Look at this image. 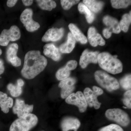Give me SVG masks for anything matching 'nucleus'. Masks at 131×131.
Segmentation results:
<instances>
[{
	"instance_id": "obj_34",
	"label": "nucleus",
	"mask_w": 131,
	"mask_h": 131,
	"mask_svg": "<svg viewBox=\"0 0 131 131\" xmlns=\"http://www.w3.org/2000/svg\"><path fill=\"white\" fill-rule=\"evenodd\" d=\"M103 35L106 39L109 38L112 36V32L108 28H105L103 31Z\"/></svg>"
},
{
	"instance_id": "obj_22",
	"label": "nucleus",
	"mask_w": 131,
	"mask_h": 131,
	"mask_svg": "<svg viewBox=\"0 0 131 131\" xmlns=\"http://www.w3.org/2000/svg\"><path fill=\"white\" fill-rule=\"evenodd\" d=\"M84 4L90 10L95 13H98L101 10L104 3L102 2L93 0H84Z\"/></svg>"
},
{
	"instance_id": "obj_24",
	"label": "nucleus",
	"mask_w": 131,
	"mask_h": 131,
	"mask_svg": "<svg viewBox=\"0 0 131 131\" xmlns=\"http://www.w3.org/2000/svg\"><path fill=\"white\" fill-rule=\"evenodd\" d=\"M36 2L39 7L43 10L51 11L57 6L56 2L52 0H37Z\"/></svg>"
},
{
	"instance_id": "obj_25",
	"label": "nucleus",
	"mask_w": 131,
	"mask_h": 131,
	"mask_svg": "<svg viewBox=\"0 0 131 131\" xmlns=\"http://www.w3.org/2000/svg\"><path fill=\"white\" fill-rule=\"evenodd\" d=\"M130 11L129 14H125L122 16V19L119 22V25L121 30L126 32L128 30L129 26L131 22V13Z\"/></svg>"
},
{
	"instance_id": "obj_21",
	"label": "nucleus",
	"mask_w": 131,
	"mask_h": 131,
	"mask_svg": "<svg viewBox=\"0 0 131 131\" xmlns=\"http://www.w3.org/2000/svg\"><path fill=\"white\" fill-rule=\"evenodd\" d=\"M69 28L75 40L82 44L86 43L88 42L87 38L76 26L73 24H70Z\"/></svg>"
},
{
	"instance_id": "obj_14",
	"label": "nucleus",
	"mask_w": 131,
	"mask_h": 131,
	"mask_svg": "<svg viewBox=\"0 0 131 131\" xmlns=\"http://www.w3.org/2000/svg\"><path fill=\"white\" fill-rule=\"evenodd\" d=\"M64 33L63 28H52L49 29L42 37V41L43 42H56L61 39Z\"/></svg>"
},
{
	"instance_id": "obj_1",
	"label": "nucleus",
	"mask_w": 131,
	"mask_h": 131,
	"mask_svg": "<svg viewBox=\"0 0 131 131\" xmlns=\"http://www.w3.org/2000/svg\"><path fill=\"white\" fill-rule=\"evenodd\" d=\"M47 64V59L39 51H30L25 56L21 75L26 79H33L45 69Z\"/></svg>"
},
{
	"instance_id": "obj_20",
	"label": "nucleus",
	"mask_w": 131,
	"mask_h": 131,
	"mask_svg": "<svg viewBox=\"0 0 131 131\" xmlns=\"http://www.w3.org/2000/svg\"><path fill=\"white\" fill-rule=\"evenodd\" d=\"M76 40L71 32L68 34L67 42L61 45L59 50L62 53H70L74 48Z\"/></svg>"
},
{
	"instance_id": "obj_38",
	"label": "nucleus",
	"mask_w": 131,
	"mask_h": 131,
	"mask_svg": "<svg viewBox=\"0 0 131 131\" xmlns=\"http://www.w3.org/2000/svg\"><path fill=\"white\" fill-rule=\"evenodd\" d=\"M24 82L23 80L21 79H19L17 80V84L19 86L21 87L24 86Z\"/></svg>"
},
{
	"instance_id": "obj_36",
	"label": "nucleus",
	"mask_w": 131,
	"mask_h": 131,
	"mask_svg": "<svg viewBox=\"0 0 131 131\" xmlns=\"http://www.w3.org/2000/svg\"><path fill=\"white\" fill-rule=\"evenodd\" d=\"M22 2L24 5L26 6H31L33 3V1L32 0H23Z\"/></svg>"
},
{
	"instance_id": "obj_3",
	"label": "nucleus",
	"mask_w": 131,
	"mask_h": 131,
	"mask_svg": "<svg viewBox=\"0 0 131 131\" xmlns=\"http://www.w3.org/2000/svg\"><path fill=\"white\" fill-rule=\"evenodd\" d=\"M38 122L37 116L30 114L15 121L10 126L9 131H29L37 125Z\"/></svg>"
},
{
	"instance_id": "obj_9",
	"label": "nucleus",
	"mask_w": 131,
	"mask_h": 131,
	"mask_svg": "<svg viewBox=\"0 0 131 131\" xmlns=\"http://www.w3.org/2000/svg\"><path fill=\"white\" fill-rule=\"evenodd\" d=\"M65 101L68 104L77 106L81 113L85 112L88 107V103L81 91H77L75 93H72L66 98Z\"/></svg>"
},
{
	"instance_id": "obj_26",
	"label": "nucleus",
	"mask_w": 131,
	"mask_h": 131,
	"mask_svg": "<svg viewBox=\"0 0 131 131\" xmlns=\"http://www.w3.org/2000/svg\"><path fill=\"white\" fill-rule=\"evenodd\" d=\"M70 74V71L64 67L58 70L56 74V77L58 80L62 81L69 78Z\"/></svg>"
},
{
	"instance_id": "obj_40",
	"label": "nucleus",
	"mask_w": 131,
	"mask_h": 131,
	"mask_svg": "<svg viewBox=\"0 0 131 131\" xmlns=\"http://www.w3.org/2000/svg\"><path fill=\"white\" fill-rule=\"evenodd\" d=\"M124 108H127V107H124Z\"/></svg>"
},
{
	"instance_id": "obj_32",
	"label": "nucleus",
	"mask_w": 131,
	"mask_h": 131,
	"mask_svg": "<svg viewBox=\"0 0 131 131\" xmlns=\"http://www.w3.org/2000/svg\"><path fill=\"white\" fill-rule=\"evenodd\" d=\"M131 90H127L124 94V98L123 100V103L126 107L131 108Z\"/></svg>"
},
{
	"instance_id": "obj_11",
	"label": "nucleus",
	"mask_w": 131,
	"mask_h": 131,
	"mask_svg": "<svg viewBox=\"0 0 131 131\" xmlns=\"http://www.w3.org/2000/svg\"><path fill=\"white\" fill-rule=\"evenodd\" d=\"M77 81L75 78H68L61 81L58 86L61 88V96L63 99H66L73 93L75 89L74 84Z\"/></svg>"
},
{
	"instance_id": "obj_28",
	"label": "nucleus",
	"mask_w": 131,
	"mask_h": 131,
	"mask_svg": "<svg viewBox=\"0 0 131 131\" xmlns=\"http://www.w3.org/2000/svg\"><path fill=\"white\" fill-rule=\"evenodd\" d=\"M7 88L8 90L10 91L11 95L13 97H18L22 93L21 87L19 86L18 85L15 86L12 83H9L7 85Z\"/></svg>"
},
{
	"instance_id": "obj_33",
	"label": "nucleus",
	"mask_w": 131,
	"mask_h": 131,
	"mask_svg": "<svg viewBox=\"0 0 131 131\" xmlns=\"http://www.w3.org/2000/svg\"><path fill=\"white\" fill-rule=\"evenodd\" d=\"M77 64L78 63L76 61L71 60L67 63L65 67L70 71L74 70L77 67Z\"/></svg>"
},
{
	"instance_id": "obj_18",
	"label": "nucleus",
	"mask_w": 131,
	"mask_h": 131,
	"mask_svg": "<svg viewBox=\"0 0 131 131\" xmlns=\"http://www.w3.org/2000/svg\"><path fill=\"white\" fill-rule=\"evenodd\" d=\"M13 104V100L7 94L0 91V107L2 111L5 113L9 112V108H12Z\"/></svg>"
},
{
	"instance_id": "obj_19",
	"label": "nucleus",
	"mask_w": 131,
	"mask_h": 131,
	"mask_svg": "<svg viewBox=\"0 0 131 131\" xmlns=\"http://www.w3.org/2000/svg\"><path fill=\"white\" fill-rule=\"evenodd\" d=\"M103 22L112 32L119 34L120 32L119 23L116 19L109 16H106L103 18Z\"/></svg>"
},
{
	"instance_id": "obj_7",
	"label": "nucleus",
	"mask_w": 131,
	"mask_h": 131,
	"mask_svg": "<svg viewBox=\"0 0 131 131\" xmlns=\"http://www.w3.org/2000/svg\"><path fill=\"white\" fill-rule=\"evenodd\" d=\"M93 90L88 88H86L83 92L88 105L90 107H94L95 109H98L100 107L101 103L98 102L97 97L103 94V90L99 87L94 86Z\"/></svg>"
},
{
	"instance_id": "obj_31",
	"label": "nucleus",
	"mask_w": 131,
	"mask_h": 131,
	"mask_svg": "<svg viewBox=\"0 0 131 131\" xmlns=\"http://www.w3.org/2000/svg\"><path fill=\"white\" fill-rule=\"evenodd\" d=\"M98 131H124L122 127L116 124H111L101 128Z\"/></svg>"
},
{
	"instance_id": "obj_16",
	"label": "nucleus",
	"mask_w": 131,
	"mask_h": 131,
	"mask_svg": "<svg viewBox=\"0 0 131 131\" xmlns=\"http://www.w3.org/2000/svg\"><path fill=\"white\" fill-rule=\"evenodd\" d=\"M81 126L80 121L76 118L67 117L64 119L61 122V127L62 131L73 130L77 131Z\"/></svg>"
},
{
	"instance_id": "obj_39",
	"label": "nucleus",
	"mask_w": 131,
	"mask_h": 131,
	"mask_svg": "<svg viewBox=\"0 0 131 131\" xmlns=\"http://www.w3.org/2000/svg\"><path fill=\"white\" fill-rule=\"evenodd\" d=\"M2 50L0 49V56L1 55V54H2Z\"/></svg>"
},
{
	"instance_id": "obj_5",
	"label": "nucleus",
	"mask_w": 131,
	"mask_h": 131,
	"mask_svg": "<svg viewBox=\"0 0 131 131\" xmlns=\"http://www.w3.org/2000/svg\"><path fill=\"white\" fill-rule=\"evenodd\" d=\"M106 117L110 120L113 121L122 126H127L130 123L128 115L119 108L108 109L106 111Z\"/></svg>"
},
{
	"instance_id": "obj_27",
	"label": "nucleus",
	"mask_w": 131,
	"mask_h": 131,
	"mask_svg": "<svg viewBox=\"0 0 131 131\" xmlns=\"http://www.w3.org/2000/svg\"><path fill=\"white\" fill-rule=\"evenodd\" d=\"M112 5L113 7L116 9L125 8L130 5L131 1L125 0H112L111 1Z\"/></svg>"
},
{
	"instance_id": "obj_37",
	"label": "nucleus",
	"mask_w": 131,
	"mask_h": 131,
	"mask_svg": "<svg viewBox=\"0 0 131 131\" xmlns=\"http://www.w3.org/2000/svg\"><path fill=\"white\" fill-rule=\"evenodd\" d=\"M5 71V67L3 61L0 59V75L4 73Z\"/></svg>"
},
{
	"instance_id": "obj_10",
	"label": "nucleus",
	"mask_w": 131,
	"mask_h": 131,
	"mask_svg": "<svg viewBox=\"0 0 131 131\" xmlns=\"http://www.w3.org/2000/svg\"><path fill=\"white\" fill-rule=\"evenodd\" d=\"M33 105L26 104L24 101L17 99L15 105L13 108V111L17 114L19 118H23L31 114L33 110Z\"/></svg>"
},
{
	"instance_id": "obj_4",
	"label": "nucleus",
	"mask_w": 131,
	"mask_h": 131,
	"mask_svg": "<svg viewBox=\"0 0 131 131\" xmlns=\"http://www.w3.org/2000/svg\"><path fill=\"white\" fill-rule=\"evenodd\" d=\"M95 78L102 88L112 91L119 88V84L117 79L102 71H96L94 74Z\"/></svg>"
},
{
	"instance_id": "obj_8",
	"label": "nucleus",
	"mask_w": 131,
	"mask_h": 131,
	"mask_svg": "<svg viewBox=\"0 0 131 131\" xmlns=\"http://www.w3.org/2000/svg\"><path fill=\"white\" fill-rule=\"evenodd\" d=\"M33 11L30 8H27L23 11L20 16V20L24 24L27 30L32 32L40 27L39 24L32 19Z\"/></svg>"
},
{
	"instance_id": "obj_6",
	"label": "nucleus",
	"mask_w": 131,
	"mask_h": 131,
	"mask_svg": "<svg viewBox=\"0 0 131 131\" xmlns=\"http://www.w3.org/2000/svg\"><path fill=\"white\" fill-rule=\"evenodd\" d=\"M21 37V32L18 27L15 25L12 26L8 30L4 29L0 35V45L7 46L9 42L18 40Z\"/></svg>"
},
{
	"instance_id": "obj_15",
	"label": "nucleus",
	"mask_w": 131,
	"mask_h": 131,
	"mask_svg": "<svg viewBox=\"0 0 131 131\" xmlns=\"http://www.w3.org/2000/svg\"><path fill=\"white\" fill-rule=\"evenodd\" d=\"M88 38L90 43L93 47H96L98 45L103 46L105 44V41L100 34L96 32L94 27H90L89 29Z\"/></svg>"
},
{
	"instance_id": "obj_17",
	"label": "nucleus",
	"mask_w": 131,
	"mask_h": 131,
	"mask_svg": "<svg viewBox=\"0 0 131 131\" xmlns=\"http://www.w3.org/2000/svg\"><path fill=\"white\" fill-rule=\"evenodd\" d=\"M43 53L46 56L55 61H59L61 58L59 49L53 44L48 43L45 45L43 47Z\"/></svg>"
},
{
	"instance_id": "obj_13",
	"label": "nucleus",
	"mask_w": 131,
	"mask_h": 131,
	"mask_svg": "<svg viewBox=\"0 0 131 131\" xmlns=\"http://www.w3.org/2000/svg\"><path fill=\"white\" fill-rule=\"evenodd\" d=\"M99 54L98 51H90L87 49L85 50L82 53L80 58V64L81 67L84 69L86 68L89 63H97Z\"/></svg>"
},
{
	"instance_id": "obj_30",
	"label": "nucleus",
	"mask_w": 131,
	"mask_h": 131,
	"mask_svg": "<svg viewBox=\"0 0 131 131\" xmlns=\"http://www.w3.org/2000/svg\"><path fill=\"white\" fill-rule=\"evenodd\" d=\"M80 1L78 0H62L61 1V5L62 7L65 10H69L73 5H76Z\"/></svg>"
},
{
	"instance_id": "obj_12",
	"label": "nucleus",
	"mask_w": 131,
	"mask_h": 131,
	"mask_svg": "<svg viewBox=\"0 0 131 131\" xmlns=\"http://www.w3.org/2000/svg\"><path fill=\"white\" fill-rule=\"evenodd\" d=\"M18 48V45L17 43H13L11 44L7 50V59L15 67H18L21 64V59L17 56Z\"/></svg>"
},
{
	"instance_id": "obj_35",
	"label": "nucleus",
	"mask_w": 131,
	"mask_h": 131,
	"mask_svg": "<svg viewBox=\"0 0 131 131\" xmlns=\"http://www.w3.org/2000/svg\"><path fill=\"white\" fill-rule=\"evenodd\" d=\"M18 1L16 0H8L7 2V5L8 7H12L16 5Z\"/></svg>"
},
{
	"instance_id": "obj_29",
	"label": "nucleus",
	"mask_w": 131,
	"mask_h": 131,
	"mask_svg": "<svg viewBox=\"0 0 131 131\" xmlns=\"http://www.w3.org/2000/svg\"><path fill=\"white\" fill-rule=\"evenodd\" d=\"M131 74L126 75L120 81V84L123 89L126 90H130L131 88Z\"/></svg>"
},
{
	"instance_id": "obj_2",
	"label": "nucleus",
	"mask_w": 131,
	"mask_h": 131,
	"mask_svg": "<svg viewBox=\"0 0 131 131\" xmlns=\"http://www.w3.org/2000/svg\"><path fill=\"white\" fill-rule=\"evenodd\" d=\"M117 56H112L107 52H103L98 54V63L102 69L108 73L116 74L121 73L123 65L121 61L117 58Z\"/></svg>"
},
{
	"instance_id": "obj_23",
	"label": "nucleus",
	"mask_w": 131,
	"mask_h": 131,
	"mask_svg": "<svg viewBox=\"0 0 131 131\" xmlns=\"http://www.w3.org/2000/svg\"><path fill=\"white\" fill-rule=\"evenodd\" d=\"M78 9L81 14L86 15V19L88 23L91 24L93 22L94 19V15L83 3H80L78 6Z\"/></svg>"
}]
</instances>
